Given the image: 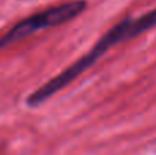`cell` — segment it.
<instances>
[{"mask_svg":"<svg viewBox=\"0 0 156 155\" xmlns=\"http://www.w3.org/2000/svg\"><path fill=\"white\" fill-rule=\"evenodd\" d=\"M86 7L88 4L85 0H71L67 3L52 5L22 19L0 37V51L16 41L29 37L38 30H45L71 21L80 14H82Z\"/></svg>","mask_w":156,"mask_h":155,"instance_id":"6da1fadb","label":"cell"},{"mask_svg":"<svg viewBox=\"0 0 156 155\" xmlns=\"http://www.w3.org/2000/svg\"><path fill=\"white\" fill-rule=\"evenodd\" d=\"M156 26V8L151 10L149 13L138 16V18H130V27H132V36L141 34L147 30Z\"/></svg>","mask_w":156,"mask_h":155,"instance_id":"7a4b0ae2","label":"cell"}]
</instances>
